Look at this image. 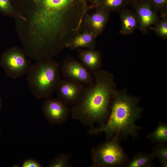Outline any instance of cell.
<instances>
[{
  "mask_svg": "<svg viewBox=\"0 0 167 167\" xmlns=\"http://www.w3.org/2000/svg\"><path fill=\"white\" fill-rule=\"evenodd\" d=\"M43 114L51 124H61L67 119L70 110L69 105L58 98H46L43 103Z\"/></svg>",
  "mask_w": 167,
  "mask_h": 167,
  "instance_id": "52a82bcc",
  "label": "cell"
},
{
  "mask_svg": "<svg viewBox=\"0 0 167 167\" xmlns=\"http://www.w3.org/2000/svg\"><path fill=\"white\" fill-rule=\"evenodd\" d=\"M61 73L65 79L75 81L85 86L92 85L94 81L93 74L81 62L71 59L64 61Z\"/></svg>",
  "mask_w": 167,
  "mask_h": 167,
  "instance_id": "8992f818",
  "label": "cell"
},
{
  "mask_svg": "<svg viewBox=\"0 0 167 167\" xmlns=\"http://www.w3.org/2000/svg\"><path fill=\"white\" fill-rule=\"evenodd\" d=\"M42 0H34L35 1L37 4L41 1Z\"/></svg>",
  "mask_w": 167,
  "mask_h": 167,
  "instance_id": "cb8c5ba5",
  "label": "cell"
},
{
  "mask_svg": "<svg viewBox=\"0 0 167 167\" xmlns=\"http://www.w3.org/2000/svg\"></svg>",
  "mask_w": 167,
  "mask_h": 167,
  "instance_id": "4316f807",
  "label": "cell"
},
{
  "mask_svg": "<svg viewBox=\"0 0 167 167\" xmlns=\"http://www.w3.org/2000/svg\"><path fill=\"white\" fill-rule=\"evenodd\" d=\"M78 56L81 63L92 74L99 70L101 59L98 52L93 50L80 49L78 51Z\"/></svg>",
  "mask_w": 167,
  "mask_h": 167,
  "instance_id": "30bf717a",
  "label": "cell"
},
{
  "mask_svg": "<svg viewBox=\"0 0 167 167\" xmlns=\"http://www.w3.org/2000/svg\"><path fill=\"white\" fill-rule=\"evenodd\" d=\"M147 138L154 143L163 144L167 141V125L163 122L159 123L156 130L149 134Z\"/></svg>",
  "mask_w": 167,
  "mask_h": 167,
  "instance_id": "9a60e30c",
  "label": "cell"
},
{
  "mask_svg": "<svg viewBox=\"0 0 167 167\" xmlns=\"http://www.w3.org/2000/svg\"><path fill=\"white\" fill-rule=\"evenodd\" d=\"M1 101L0 100V108L1 107Z\"/></svg>",
  "mask_w": 167,
  "mask_h": 167,
  "instance_id": "d4e9b609",
  "label": "cell"
},
{
  "mask_svg": "<svg viewBox=\"0 0 167 167\" xmlns=\"http://www.w3.org/2000/svg\"><path fill=\"white\" fill-rule=\"evenodd\" d=\"M139 0H133V1H139Z\"/></svg>",
  "mask_w": 167,
  "mask_h": 167,
  "instance_id": "484cf974",
  "label": "cell"
},
{
  "mask_svg": "<svg viewBox=\"0 0 167 167\" xmlns=\"http://www.w3.org/2000/svg\"><path fill=\"white\" fill-rule=\"evenodd\" d=\"M120 141L112 138L94 147L91 152L92 166L119 167L127 165L128 158Z\"/></svg>",
  "mask_w": 167,
  "mask_h": 167,
  "instance_id": "277c9868",
  "label": "cell"
},
{
  "mask_svg": "<svg viewBox=\"0 0 167 167\" xmlns=\"http://www.w3.org/2000/svg\"><path fill=\"white\" fill-rule=\"evenodd\" d=\"M96 35L92 31L86 32L76 36L72 39L68 46L72 49L81 48H86L93 50Z\"/></svg>",
  "mask_w": 167,
  "mask_h": 167,
  "instance_id": "4fadbf2b",
  "label": "cell"
},
{
  "mask_svg": "<svg viewBox=\"0 0 167 167\" xmlns=\"http://www.w3.org/2000/svg\"><path fill=\"white\" fill-rule=\"evenodd\" d=\"M59 66L52 59L39 61L30 66L26 80L32 93L37 99L49 97L56 91L61 79Z\"/></svg>",
  "mask_w": 167,
  "mask_h": 167,
  "instance_id": "3957f363",
  "label": "cell"
},
{
  "mask_svg": "<svg viewBox=\"0 0 167 167\" xmlns=\"http://www.w3.org/2000/svg\"><path fill=\"white\" fill-rule=\"evenodd\" d=\"M154 158H157L163 167L167 166V147L163 144H157L153 148L151 154Z\"/></svg>",
  "mask_w": 167,
  "mask_h": 167,
  "instance_id": "2e32d148",
  "label": "cell"
},
{
  "mask_svg": "<svg viewBox=\"0 0 167 167\" xmlns=\"http://www.w3.org/2000/svg\"><path fill=\"white\" fill-rule=\"evenodd\" d=\"M102 0H92L93 3L95 5L99 6Z\"/></svg>",
  "mask_w": 167,
  "mask_h": 167,
  "instance_id": "603a6c76",
  "label": "cell"
},
{
  "mask_svg": "<svg viewBox=\"0 0 167 167\" xmlns=\"http://www.w3.org/2000/svg\"><path fill=\"white\" fill-rule=\"evenodd\" d=\"M108 14L107 11L99 8L88 18L89 26L96 36L104 28L107 21Z\"/></svg>",
  "mask_w": 167,
  "mask_h": 167,
  "instance_id": "7c38bea8",
  "label": "cell"
},
{
  "mask_svg": "<svg viewBox=\"0 0 167 167\" xmlns=\"http://www.w3.org/2000/svg\"><path fill=\"white\" fill-rule=\"evenodd\" d=\"M22 167H41L42 165L37 161L32 159H28L23 163Z\"/></svg>",
  "mask_w": 167,
  "mask_h": 167,
  "instance_id": "7402d4cb",
  "label": "cell"
},
{
  "mask_svg": "<svg viewBox=\"0 0 167 167\" xmlns=\"http://www.w3.org/2000/svg\"><path fill=\"white\" fill-rule=\"evenodd\" d=\"M85 87L82 83L64 78L60 80L56 92L59 98L72 106L79 100Z\"/></svg>",
  "mask_w": 167,
  "mask_h": 167,
  "instance_id": "ba28073f",
  "label": "cell"
},
{
  "mask_svg": "<svg viewBox=\"0 0 167 167\" xmlns=\"http://www.w3.org/2000/svg\"><path fill=\"white\" fill-rule=\"evenodd\" d=\"M0 64L7 76L15 79L27 74L30 66L24 52L17 47L8 49L4 52Z\"/></svg>",
  "mask_w": 167,
  "mask_h": 167,
  "instance_id": "5b68a950",
  "label": "cell"
},
{
  "mask_svg": "<svg viewBox=\"0 0 167 167\" xmlns=\"http://www.w3.org/2000/svg\"><path fill=\"white\" fill-rule=\"evenodd\" d=\"M93 74V84L85 87L79 100L70 110L73 118L91 129L96 124L100 126L106 121L111 99L114 94L110 74L99 70Z\"/></svg>",
  "mask_w": 167,
  "mask_h": 167,
  "instance_id": "6da1fadb",
  "label": "cell"
},
{
  "mask_svg": "<svg viewBox=\"0 0 167 167\" xmlns=\"http://www.w3.org/2000/svg\"><path fill=\"white\" fill-rule=\"evenodd\" d=\"M0 11L6 15H13L14 10L10 0H0Z\"/></svg>",
  "mask_w": 167,
  "mask_h": 167,
  "instance_id": "44dd1931",
  "label": "cell"
},
{
  "mask_svg": "<svg viewBox=\"0 0 167 167\" xmlns=\"http://www.w3.org/2000/svg\"><path fill=\"white\" fill-rule=\"evenodd\" d=\"M158 36L163 38H167V19L166 15L162 20L158 22L152 28Z\"/></svg>",
  "mask_w": 167,
  "mask_h": 167,
  "instance_id": "d6986e66",
  "label": "cell"
},
{
  "mask_svg": "<svg viewBox=\"0 0 167 167\" xmlns=\"http://www.w3.org/2000/svg\"><path fill=\"white\" fill-rule=\"evenodd\" d=\"M128 0H102L99 6L107 11L118 10L127 3Z\"/></svg>",
  "mask_w": 167,
  "mask_h": 167,
  "instance_id": "e0dca14e",
  "label": "cell"
},
{
  "mask_svg": "<svg viewBox=\"0 0 167 167\" xmlns=\"http://www.w3.org/2000/svg\"><path fill=\"white\" fill-rule=\"evenodd\" d=\"M154 10L166 13L167 0H148Z\"/></svg>",
  "mask_w": 167,
  "mask_h": 167,
  "instance_id": "ffe728a7",
  "label": "cell"
},
{
  "mask_svg": "<svg viewBox=\"0 0 167 167\" xmlns=\"http://www.w3.org/2000/svg\"><path fill=\"white\" fill-rule=\"evenodd\" d=\"M121 34L126 35L133 32L138 27V20L135 13L128 9H123L120 13Z\"/></svg>",
  "mask_w": 167,
  "mask_h": 167,
  "instance_id": "8fae6325",
  "label": "cell"
},
{
  "mask_svg": "<svg viewBox=\"0 0 167 167\" xmlns=\"http://www.w3.org/2000/svg\"><path fill=\"white\" fill-rule=\"evenodd\" d=\"M134 2L135 13L138 20L137 28L141 32H145L152 25L158 22L157 15L148 0Z\"/></svg>",
  "mask_w": 167,
  "mask_h": 167,
  "instance_id": "9c48e42d",
  "label": "cell"
},
{
  "mask_svg": "<svg viewBox=\"0 0 167 167\" xmlns=\"http://www.w3.org/2000/svg\"><path fill=\"white\" fill-rule=\"evenodd\" d=\"M154 158L151 154L144 153H137L126 165L128 167H153Z\"/></svg>",
  "mask_w": 167,
  "mask_h": 167,
  "instance_id": "5bb4252c",
  "label": "cell"
},
{
  "mask_svg": "<svg viewBox=\"0 0 167 167\" xmlns=\"http://www.w3.org/2000/svg\"><path fill=\"white\" fill-rule=\"evenodd\" d=\"M113 98L106 121L91 130L90 133L104 132L107 139L114 138L121 140L129 136L136 137L140 129L135 123L140 116V109L133 99L125 95L114 94Z\"/></svg>",
  "mask_w": 167,
  "mask_h": 167,
  "instance_id": "7a4b0ae2",
  "label": "cell"
},
{
  "mask_svg": "<svg viewBox=\"0 0 167 167\" xmlns=\"http://www.w3.org/2000/svg\"><path fill=\"white\" fill-rule=\"evenodd\" d=\"M70 158L69 155L62 154L58 155L48 164L49 167H69L71 166Z\"/></svg>",
  "mask_w": 167,
  "mask_h": 167,
  "instance_id": "ac0fdd59",
  "label": "cell"
}]
</instances>
